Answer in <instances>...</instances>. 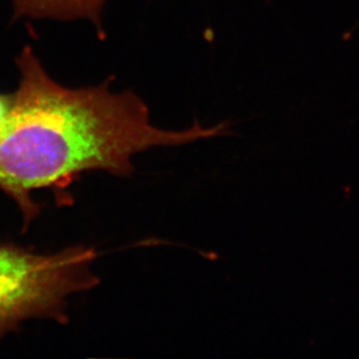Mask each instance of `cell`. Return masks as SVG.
Instances as JSON below:
<instances>
[{"mask_svg":"<svg viewBox=\"0 0 359 359\" xmlns=\"http://www.w3.org/2000/svg\"><path fill=\"white\" fill-rule=\"evenodd\" d=\"M95 248L75 245L39 254L15 244H0V339L26 320L67 323L70 295L97 286L92 272Z\"/></svg>","mask_w":359,"mask_h":359,"instance_id":"cell-2","label":"cell"},{"mask_svg":"<svg viewBox=\"0 0 359 359\" xmlns=\"http://www.w3.org/2000/svg\"><path fill=\"white\" fill-rule=\"evenodd\" d=\"M19 85L6 125L0 132V191L13 200L24 228L40 213L32 194L65 191L88 171L132 175L133 157L154 147L182 146L228 134L231 122L210 128L194 121L185 130L151 125L149 109L135 92H114L112 81L67 88L55 81L33 48L18 55Z\"/></svg>","mask_w":359,"mask_h":359,"instance_id":"cell-1","label":"cell"},{"mask_svg":"<svg viewBox=\"0 0 359 359\" xmlns=\"http://www.w3.org/2000/svg\"><path fill=\"white\" fill-rule=\"evenodd\" d=\"M14 17L51 20H88L100 36L105 34L102 10L106 0H11Z\"/></svg>","mask_w":359,"mask_h":359,"instance_id":"cell-3","label":"cell"},{"mask_svg":"<svg viewBox=\"0 0 359 359\" xmlns=\"http://www.w3.org/2000/svg\"><path fill=\"white\" fill-rule=\"evenodd\" d=\"M13 105V93H0V132L6 125Z\"/></svg>","mask_w":359,"mask_h":359,"instance_id":"cell-4","label":"cell"}]
</instances>
